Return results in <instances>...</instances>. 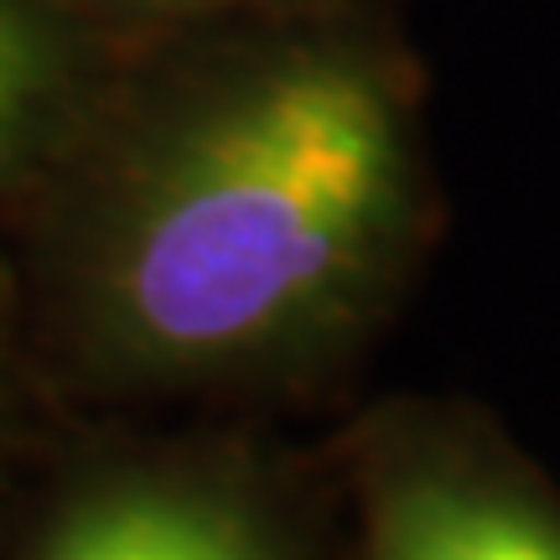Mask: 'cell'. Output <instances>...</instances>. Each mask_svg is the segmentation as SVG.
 Here are the masks:
<instances>
[{
	"label": "cell",
	"instance_id": "obj_1",
	"mask_svg": "<svg viewBox=\"0 0 560 560\" xmlns=\"http://www.w3.org/2000/svg\"><path fill=\"white\" fill-rule=\"evenodd\" d=\"M400 104L369 58L291 42L145 125L58 265L73 353L120 380H213L353 312L400 229Z\"/></svg>",
	"mask_w": 560,
	"mask_h": 560
},
{
	"label": "cell",
	"instance_id": "obj_2",
	"mask_svg": "<svg viewBox=\"0 0 560 560\" xmlns=\"http://www.w3.org/2000/svg\"><path fill=\"white\" fill-rule=\"evenodd\" d=\"M21 560H280V545L219 482L120 472L73 493Z\"/></svg>",
	"mask_w": 560,
	"mask_h": 560
},
{
	"label": "cell",
	"instance_id": "obj_3",
	"mask_svg": "<svg viewBox=\"0 0 560 560\" xmlns=\"http://www.w3.org/2000/svg\"><path fill=\"white\" fill-rule=\"evenodd\" d=\"M369 560H560V524L499 488L405 472L374 499Z\"/></svg>",
	"mask_w": 560,
	"mask_h": 560
},
{
	"label": "cell",
	"instance_id": "obj_4",
	"mask_svg": "<svg viewBox=\"0 0 560 560\" xmlns=\"http://www.w3.org/2000/svg\"><path fill=\"white\" fill-rule=\"evenodd\" d=\"M83 58L58 0H0V198L37 182L79 125Z\"/></svg>",
	"mask_w": 560,
	"mask_h": 560
},
{
	"label": "cell",
	"instance_id": "obj_5",
	"mask_svg": "<svg viewBox=\"0 0 560 560\" xmlns=\"http://www.w3.org/2000/svg\"><path fill=\"white\" fill-rule=\"evenodd\" d=\"M21 436H26V306L16 270L0 260V503L16 478Z\"/></svg>",
	"mask_w": 560,
	"mask_h": 560
},
{
	"label": "cell",
	"instance_id": "obj_6",
	"mask_svg": "<svg viewBox=\"0 0 560 560\" xmlns=\"http://www.w3.org/2000/svg\"><path fill=\"white\" fill-rule=\"evenodd\" d=\"M104 5H130V11H202V5H234V0H104Z\"/></svg>",
	"mask_w": 560,
	"mask_h": 560
}]
</instances>
